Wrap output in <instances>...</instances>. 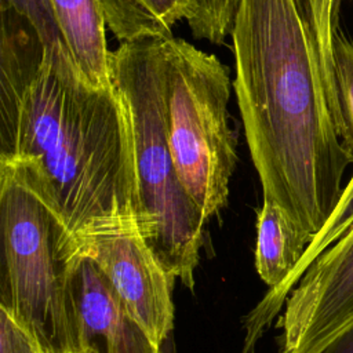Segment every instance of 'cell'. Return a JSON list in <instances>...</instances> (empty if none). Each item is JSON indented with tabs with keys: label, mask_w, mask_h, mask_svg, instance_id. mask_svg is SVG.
Instances as JSON below:
<instances>
[{
	"label": "cell",
	"mask_w": 353,
	"mask_h": 353,
	"mask_svg": "<svg viewBox=\"0 0 353 353\" xmlns=\"http://www.w3.org/2000/svg\"><path fill=\"white\" fill-rule=\"evenodd\" d=\"M0 163L14 167L72 237L137 225L128 110L85 80L62 40L1 10Z\"/></svg>",
	"instance_id": "obj_1"
},
{
	"label": "cell",
	"mask_w": 353,
	"mask_h": 353,
	"mask_svg": "<svg viewBox=\"0 0 353 353\" xmlns=\"http://www.w3.org/2000/svg\"><path fill=\"white\" fill-rule=\"evenodd\" d=\"M232 39L233 87L263 199L314 239L353 160L331 112L303 0H241Z\"/></svg>",
	"instance_id": "obj_2"
},
{
	"label": "cell",
	"mask_w": 353,
	"mask_h": 353,
	"mask_svg": "<svg viewBox=\"0 0 353 353\" xmlns=\"http://www.w3.org/2000/svg\"><path fill=\"white\" fill-rule=\"evenodd\" d=\"M110 68L131 123L137 229L167 274L192 288L205 218L183 188L167 141L161 39L121 43L112 51Z\"/></svg>",
	"instance_id": "obj_3"
},
{
	"label": "cell",
	"mask_w": 353,
	"mask_h": 353,
	"mask_svg": "<svg viewBox=\"0 0 353 353\" xmlns=\"http://www.w3.org/2000/svg\"><path fill=\"white\" fill-rule=\"evenodd\" d=\"M0 307L44 353H79L69 313L72 234L11 165L0 163Z\"/></svg>",
	"instance_id": "obj_4"
},
{
	"label": "cell",
	"mask_w": 353,
	"mask_h": 353,
	"mask_svg": "<svg viewBox=\"0 0 353 353\" xmlns=\"http://www.w3.org/2000/svg\"><path fill=\"white\" fill-rule=\"evenodd\" d=\"M163 105L178 176L205 221L228 201L236 165V138L228 103L230 77L210 52L179 37L161 39Z\"/></svg>",
	"instance_id": "obj_5"
},
{
	"label": "cell",
	"mask_w": 353,
	"mask_h": 353,
	"mask_svg": "<svg viewBox=\"0 0 353 353\" xmlns=\"http://www.w3.org/2000/svg\"><path fill=\"white\" fill-rule=\"evenodd\" d=\"M279 325V353H320L353 325V225L303 273Z\"/></svg>",
	"instance_id": "obj_6"
},
{
	"label": "cell",
	"mask_w": 353,
	"mask_h": 353,
	"mask_svg": "<svg viewBox=\"0 0 353 353\" xmlns=\"http://www.w3.org/2000/svg\"><path fill=\"white\" fill-rule=\"evenodd\" d=\"M74 251L101 269L127 309L160 346L172 330V277L157 262L137 225L73 237Z\"/></svg>",
	"instance_id": "obj_7"
},
{
	"label": "cell",
	"mask_w": 353,
	"mask_h": 353,
	"mask_svg": "<svg viewBox=\"0 0 353 353\" xmlns=\"http://www.w3.org/2000/svg\"><path fill=\"white\" fill-rule=\"evenodd\" d=\"M68 296L79 353H160L95 262L76 251L69 263Z\"/></svg>",
	"instance_id": "obj_8"
},
{
	"label": "cell",
	"mask_w": 353,
	"mask_h": 353,
	"mask_svg": "<svg viewBox=\"0 0 353 353\" xmlns=\"http://www.w3.org/2000/svg\"><path fill=\"white\" fill-rule=\"evenodd\" d=\"M61 40L76 68L95 87H113L106 21L98 0H48Z\"/></svg>",
	"instance_id": "obj_9"
},
{
	"label": "cell",
	"mask_w": 353,
	"mask_h": 353,
	"mask_svg": "<svg viewBox=\"0 0 353 353\" xmlns=\"http://www.w3.org/2000/svg\"><path fill=\"white\" fill-rule=\"evenodd\" d=\"M312 240L274 201L263 199L256 223L255 266L270 291L291 277Z\"/></svg>",
	"instance_id": "obj_10"
},
{
	"label": "cell",
	"mask_w": 353,
	"mask_h": 353,
	"mask_svg": "<svg viewBox=\"0 0 353 353\" xmlns=\"http://www.w3.org/2000/svg\"><path fill=\"white\" fill-rule=\"evenodd\" d=\"M112 33L121 41L165 39L185 19L188 0H98Z\"/></svg>",
	"instance_id": "obj_11"
},
{
	"label": "cell",
	"mask_w": 353,
	"mask_h": 353,
	"mask_svg": "<svg viewBox=\"0 0 353 353\" xmlns=\"http://www.w3.org/2000/svg\"><path fill=\"white\" fill-rule=\"evenodd\" d=\"M353 225V174L347 183L343 188L342 197L332 212L331 218L327 221L324 228L319 232V234L312 240L307 250L305 251L299 265L291 274V277L279 288L272 292L273 299L277 303L285 302L290 292L298 284L303 273L307 268L314 262V259L323 254L331 244H334L350 226Z\"/></svg>",
	"instance_id": "obj_12"
},
{
	"label": "cell",
	"mask_w": 353,
	"mask_h": 353,
	"mask_svg": "<svg viewBox=\"0 0 353 353\" xmlns=\"http://www.w3.org/2000/svg\"><path fill=\"white\" fill-rule=\"evenodd\" d=\"M331 63L339 112V137L353 160V41L346 39L341 29L332 41Z\"/></svg>",
	"instance_id": "obj_13"
},
{
	"label": "cell",
	"mask_w": 353,
	"mask_h": 353,
	"mask_svg": "<svg viewBox=\"0 0 353 353\" xmlns=\"http://www.w3.org/2000/svg\"><path fill=\"white\" fill-rule=\"evenodd\" d=\"M241 0H188L185 19L197 39L219 44L232 34Z\"/></svg>",
	"instance_id": "obj_14"
},
{
	"label": "cell",
	"mask_w": 353,
	"mask_h": 353,
	"mask_svg": "<svg viewBox=\"0 0 353 353\" xmlns=\"http://www.w3.org/2000/svg\"><path fill=\"white\" fill-rule=\"evenodd\" d=\"M0 10H11L25 18L44 41L61 40L48 0H0Z\"/></svg>",
	"instance_id": "obj_15"
},
{
	"label": "cell",
	"mask_w": 353,
	"mask_h": 353,
	"mask_svg": "<svg viewBox=\"0 0 353 353\" xmlns=\"http://www.w3.org/2000/svg\"><path fill=\"white\" fill-rule=\"evenodd\" d=\"M0 353H44L37 341L0 307Z\"/></svg>",
	"instance_id": "obj_16"
},
{
	"label": "cell",
	"mask_w": 353,
	"mask_h": 353,
	"mask_svg": "<svg viewBox=\"0 0 353 353\" xmlns=\"http://www.w3.org/2000/svg\"><path fill=\"white\" fill-rule=\"evenodd\" d=\"M310 19L319 26H332L338 22L341 0H303Z\"/></svg>",
	"instance_id": "obj_17"
},
{
	"label": "cell",
	"mask_w": 353,
	"mask_h": 353,
	"mask_svg": "<svg viewBox=\"0 0 353 353\" xmlns=\"http://www.w3.org/2000/svg\"><path fill=\"white\" fill-rule=\"evenodd\" d=\"M320 353H353V325L339 334Z\"/></svg>",
	"instance_id": "obj_18"
}]
</instances>
